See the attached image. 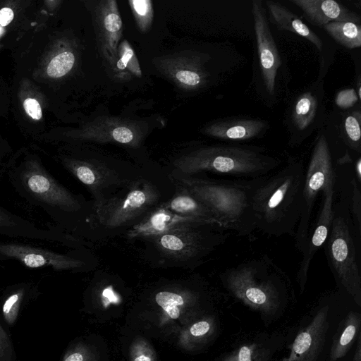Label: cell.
<instances>
[{
    "instance_id": "6da1fadb",
    "label": "cell",
    "mask_w": 361,
    "mask_h": 361,
    "mask_svg": "<svg viewBox=\"0 0 361 361\" xmlns=\"http://www.w3.org/2000/svg\"><path fill=\"white\" fill-rule=\"evenodd\" d=\"M305 170L292 162L268 177L257 178L252 195L256 229L271 235L294 236L302 210Z\"/></svg>"
},
{
    "instance_id": "7a4b0ae2",
    "label": "cell",
    "mask_w": 361,
    "mask_h": 361,
    "mask_svg": "<svg viewBox=\"0 0 361 361\" xmlns=\"http://www.w3.org/2000/svg\"><path fill=\"white\" fill-rule=\"evenodd\" d=\"M257 178L240 181H216L174 176L177 185L190 192L214 215L221 227L242 236L256 230L252 195Z\"/></svg>"
},
{
    "instance_id": "3957f363",
    "label": "cell",
    "mask_w": 361,
    "mask_h": 361,
    "mask_svg": "<svg viewBox=\"0 0 361 361\" xmlns=\"http://www.w3.org/2000/svg\"><path fill=\"white\" fill-rule=\"evenodd\" d=\"M4 178L27 203L41 209L62 226L82 209L78 198L32 158L8 163Z\"/></svg>"
},
{
    "instance_id": "277c9868",
    "label": "cell",
    "mask_w": 361,
    "mask_h": 361,
    "mask_svg": "<svg viewBox=\"0 0 361 361\" xmlns=\"http://www.w3.org/2000/svg\"><path fill=\"white\" fill-rule=\"evenodd\" d=\"M286 276L267 255L228 268L221 279L229 293L253 310L276 313L284 295Z\"/></svg>"
},
{
    "instance_id": "5b68a950",
    "label": "cell",
    "mask_w": 361,
    "mask_h": 361,
    "mask_svg": "<svg viewBox=\"0 0 361 361\" xmlns=\"http://www.w3.org/2000/svg\"><path fill=\"white\" fill-rule=\"evenodd\" d=\"M360 239L353 224L348 198L334 202L330 230L323 246L329 268L338 284L361 306Z\"/></svg>"
},
{
    "instance_id": "8992f818",
    "label": "cell",
    "mask_w": 361,
    "mask_h": 361,
    "mask_svg": "<svg viewBox=\"0 0 361 361\" xmlns=\"http://www.w3.org/2000/svg\"><path fill=\"white\" fill-rule=\"evenodd\" d=\"M279 161L256 150L235 147H209L178 161L176 166L189 176L204 171L238 177L259 178L274 169Z\"/></svg>"
},
{
    "instance_id": "52a82bcc",
    "label": "cell",
    "mask_w": 361,
    "mask_h": 361,
    "mask_svg": "<svg viewBox=\"0 0 361 361\" xmlns=\"http://www.w3.org/2000/svg\"><path fill=\"white\" fill-rule=\"evenodd\" d=\"M336 178L328 142L324 135H320L316 140L305 173L301 214L294 235L295 245L300 252L308 236L317 197L324 187Z\"/></svg>"
},
{
    "instance_id": "ba28073f",
    "label": "cell",
    "mask_w": 361,
    "mask_h": 361,
    "mask_svg": "<svg viewBox=\"0 0 361 361\" xmlns=\"http://www.w3.org/2000/svg\"><path fill=\"white\" fill-rule=\"evenodd\" d=\"M157 198V192L151 183L145 180L137 182L124 196L98 204V219L108 227L124 226L147 212Z\"/></svg>"
},
{
    "instance_id": "9c48e42d",
    "label": "cell",
    "mask_w": 361,
    "mask_h": 361,
    "mask_svg": "<svg viewBox=\"0 0 361 361\" xmlns=\"http://www.w3.org/2000/svg\"><path fill=\"white\" fill-rule=\"evenodd\" d=\"M203 226L169 232L153 239L165 257L176 260L188 259L208 253L227 238V233L223 232L204 233L200 230Z\"/></svg>"
},
{
    "instance_id": "30bf717a",
    "label": "cell",
    "mask_w": 361,
    "mask_h": 361,
    "mask_svg": "<svg viewBox=\"0 0 361 361\" xmlns=\"http://www.w3.org/2000/svg\"><path fill=\"white\" fill-rule=\"evenodd\" d=\"M0 260H13L29 269L74 271L85 266L83 261L42 247L20 242H0Z\"/></svg>"
},
{
    "instance_id": "8fae6325",
    "label": "cell",
    "mask_w": 361,
    "mask_h": 361,
    "mask_svg": "<svg viewBox=\"0 0 361 361\" xmlns=\"http://www.w3.org/2000/svg\"><path fill=\"white\" fill-rule=\"evenodd\" d=\"M336 179L330 181L322 190V203L314 226L309 231L306 243L302 250V259L296 273V281L300 293L305 289L307 275L313 257L326 241L334 216L336 195Z\"/></svg>"
},
{
    "instance_id": "7c38bea8",
    "label": "cell",
    "mask_w": 361,
    "mask_h": 361,
    "mask_svg": "<svg viewBox=\"0 0 361 361\" xmlns=\"http://www.w3.org/2000/svg\"><path fill=\"white\" fill-rule=\"evenodd\" d=\"M252 13L264 84L267 92L273 95L277 71L281 64L279 51L261 1H252Z\"/></svg>"
},
{
    "instance_id": "4fadbf2b",
    "label": "cell",
    "mask_w": 361,
    "mask_h": 361,
    "mask_svg": "<svg viewBox=\"0 0 361 361\" xmlns=\"http://www.w3.org/2000/svg\"><path fill=\"white\" fill-rule=\"evenodd\" d=\"M329 307H322L311 322L295 336L287 357L281 361H317L322 351L327 331Z\"/></svg>"
},
{
    "instance_id": "5bb4252c",
    "label": "cell",
    "mask_w": 361,
    "mask_h": 361,
    "mask_svg": "<svg viewBox=\"0 0 361 361\" xmlns=\"http://www.w3.org/2000/svg\"><path fill=\"white\" fill-rule=\"evenodd\" d=\"M206 225L212 224L201 219L176 214L161 204L148 212L140 221L134 225L128 231L127 235L130 238H153L169 232L188 230Z\"/></svg>"
},
{
    "instance_id": "9a60e30c",
    "label": "cell",
    "mask_w": 361,
    "mask_h": 361,
    "mask_svg": "<svg viewBox=\"0 0 361 361\" xmlns=\"http://www.w3.org/2000/svg\"><path fill=\"white\" fill-rule=\"evenodd\" d=\"M0 236L42 243L70 240L67 235L54 228H42L0 206Z\"/></svg>"
},
{
    "instance_id": "2e32d148",
    "label": "cell",
    "mask_w": 361,
    "mask_h": 361,
    "mask_svg": "<svg viewBox=\"0 0 361 361\" xmlns=\"http://www.w3.org/2000/svg\"><path fill=\"white\" fill-rule=\"evenodd\" d=\"M312 25H325L332 22H351L359 24L358 14L334 0H292Z\"/></svg>"
},
{
    "instance_id": "e0dca14e",
    "label": "cell",
    "mask_w": 361,
    "mask_h": 361,
    "mask_svg": "<svg viewBox=\"0 0 361 361\" xmlns=\"http://www.w3.org/2000/svg\"><path fill=\"white\" fill-rule=\"evenodd\" d=\"M267 123L255 119H238L214 123L209 128L208 133L214 137L229 141H244L258 136Z\"/></svg>"
},
{
    "instance_id": "ac0fdd59",
    "label": "cell",
    "mask_w": 361,
    "mask_h": 361,
    "mask_svg": "<svg viewBox=\"0 0 361 361\" xmlns=\"http://www.w3.org/2000/svg\"><path fill=\"white\" fill-rule=\"evenodd\" d=\"M266 5L279 30L295 33L311 42L319 50L322 49L320 38L298 16L278 2L267 1Z\"/></svg>"
},
{
    "instance_id": "d6986e66",
    "label": "cell",
    "mask_w": 361,
    "mask_h": 361,
    "mask_svg": "<svg viewBox=\"0 0 361 361\" xmlns=\"http://www.w3.org/2000/svg\"><path fill=\"white\" fill-rule=\"evenodd\" d=\"M162 205L176 214L201 219L221 227L213 213L180 186L177 185L175 195Z\"/></svg>"
},
{
    "instance_id": "ffe728a7",
    "label": "cell",
    "mask_w": 361,
    "mask_h": 361,
    "mask_svg": "<svg viewBox=\"0 0 361 361\" xmlns=\"http://www.w3.org/2000/svg\"><path fill=\"white\" fill-rule=\"evenodd\" d=\"M360 314L355 311L349 312L334 338L330 350L331 361H336L347 354L360 334Z\"/></svg>"
},
{
    "instance_id": "44dd1931",
    "label": "cell",
    "mask_w": 361,
    "mask_h": 361,
    "mask_svg": "<svg viewBox=\"0 0 361 361\" xmlns=\"http://www.w3.org/2000/svg\"><path fill=\"white\" fill-rule=\"evenodd\" d=\"M64 165L72 175L90 189L94 195L110 182L111 175L106 169L88 162L66 160Z\"/></svg>"
},
{
    "instance_id": "7402d4cb",
    "label": "cell",
    "mask_w": 361,
    "mask_h": 361,
    "mask_svg": "<svg viewBox=\"0 0 361 361\" xmlns=\"http://www.w3.org/2000/svg\"><path fill=\"white\" fill-rule=\"evenodd\" d=\"M324 30L337 42L348 49L361 46V27L351 22H332L324 25Z\"/></svg>"
},
{
    "instance_id": "603a6c76",
    "label": "cell",
    "mask_w": 361,
    "mask_h": 361,
    "mask_svg": "<svg viewBox=\"0 0 361 361\" xmlns=\"http://www.w3.org/2000/svg\"><path fill=\"white\" fill-rule=\"evenodd\" d=\"M317 109V98L310 92L303 93L297 99L293 114V119L299 130H304L312 122Z\"/></svg>"
},
{
    "instance_id": "cb8c5ba5",
    "label": "cell",
    "mask_w": 361,
    "mask_h": 361,
    "mask_svg": "<svg viewBox=\"0 0 361 361\" xmlns=\"http://www.w3.org/2000/svg\"><path fill=\"white\" fill-rule=\"evenodd\" d=\"M350 196L348 198L350 212L354 228L358 238L361 237V189L355 177L350 180Z\"/></svg>"
},
{
    "instance_id": "d4e9b609",
    "label": "cell",
    "mask_w": 361,
    "mask_h": 361,
    "mask_svg": "<svg viewBox=\"0 0 361 361\" xmlns=\"http://www.w3.org/2000/svg\"><path fill=\"white\" fill-rule=\"evenodd\" d=\"M75 63V56L70 51L62 52L49 62L47 73L51 78H61L68 73Z\"/></svg>"
},
{
    "instance_id": "484cf974",
    "label": "cell",
    "mask_w": 361,
    "mask_h": 361,
    "mask_svg": "<svg viewBox=\"0 0 361 361\" xmlns=\"http://www.w3.org/2000/svg\"><path fill=\"white\" fill-rule=\"evenodd\" d=\"M155 300L168 313L171 318H178L180 316L178 306L184 303L182 296L173 292L161 291L156 295Z\"/></svg>"
},
{
    "instance_id": "4316f807",
    "label": "cell",
    "mask_w": 361,
    "mask_h": 361,
    "mask_svg": "<svg viewBox=\"0 0 361 361\" xmlns=\"http://www.w3.org/2000/svg\"><path fill=\"white\" fill-rule=\"evenodd\" d=\"M359 111H354L346 116L344 122L345 135L350 146L360 152V140L361 135L360 119Z\"/></svg>"
},
{
    "instance_id": "83f0119b",
    "label": "cell",
    "mask_w": 361,
    "mask_h": 361,
    "mask_svg": "<svg viewBox=\"0 0 361 361\" xmlns=\"http://www.w3.org/2000/svg\"><path fill=\"white\" fill-rule=\"evenodd\" d=\"M235 354L237 361H267L269 356L267 350L255 343L240 346Z\"/></svg>"
},
{
    "instance_id": "f1b7e54d",
    "label": "cell",
    "mask_w": 361,
    "mask_h": 361,
    "mask_svg": "<svg viewBox=\"0 0 361 361\" xmlns=\"http://www.w3.org/2000/svg\"><path fill=\"white\" fill-rule=\"evenodd\" d=\"M176 77L180 82L190 86H197L202 82V76L192 71H179L176 73Z\"/></svg>"
},
{
    "instance_id": "f546056e",
    "label": "cell",
    "mask_w": 361,
    "mask_h": 361,
    "mask_svg": "<svg viewBox=\"0 0 361 361\" xmlns=\"http://www.w3.org/2000/svg\"><path fill=\"white\" fill-rule=\"evenodd\" d=\"M23 107L26 114L32 118L39 120L42 118V109L35 99L27 98L23 102Z\"/></svg>"
},
{
    "instance_id": "4dcf8cb0",
    "label": "cell",
    "mask_w": 361,
    "mask_h": 361,
    "mask_svg": "<svg viewBox=\"0 0 361 361\" xmlns=\"http://www.w3.org/2000/svg\"><path fill=\"white\" fill-rule=\"evenodd\" d=\"M112 137L116 142L127 144L133 140V134L128 128L118 127L112 131Z\"/></svg>"
},
{
    "instance_id": "1f68e13d",
    "label": "cell",
    "mask_w": 361,
    "mask_h": 361,
    "mask_svg": "<svg viewBox=\"0 0 361 361\" xmlns=\"http://www.w3.org/2000/svg\"><path fill=\"white\" fill-rule=\"evenodd\" d=\"M104 25L106 30L114 32L118 31L122 26V21L116 13H109L104 19Z\"/></svg>"
},
{
    "instance_id": "d6a6232c",
    "label": "cell",
    "mask_w": 361,
    "mask_h": 361,
    "mask_svg": "<svg viewBox=\"0 0 361 361\" xmlns=\"http://www.w3.org/2000/svg\"><path fill=\"white\" fill-rule=\"evenodd\" d=\"M211 324L207 321H200L195 323L190 329L191 334L194 336H202L206 335L211 330Z\"/></svg>"
},
{
    "instance_id": "836d02e7",
    "label": "cell",
    "mask_w": 361,
    "mask_h": 361,
    "mask_svg": "<svg viewBox=\"0 0 361 361\" xmlns=\"http://www.w3.org/2000/svg\"><path fill=\"white\" fill-rule=\"evenodd\" d=\"M130 3L135 12L141 16H145L151 8V3L147 0L131 1Z\"/></svg>"
},
{
    "instance_id": "e575fe53",
    "label": "cell",
    "mask_w": 361,
    "mask_h": 361,
    "mask_svg": "<svg viewBox=\"0 0 361 361\" xmlns=\"http://www.w3.org/2000/svg\"><path fill=\"white\" fill-rule=\"evenodd\" d=\"M13 17L14 14L11 8H2L0 10V25L3 27L8 25L13 20Z\"/></svg>"
},
{
    "instance_id": "d590c367",
    "label": "cell",
    "mask_w": 361,
    "mask_h": 361,
    "mask_svg": "<svg viewBox=\"0 0 361 361\" xmlns=\"http://www.w3.org/2000/svg\"><path fill=\"white\" fill-rule=\"evenodd\" d=\"M133 54V51L131 49H129V50L126 51L123 54L122 58L118 61V62L117 63L118 68H120V69L125 68L126 67L127 62L131 58Z\"/></svg>"
},
{
    "instance_id": "8d00e7d4",
    "label": "cell",
    "mask_w": 361,
    "mask_h": 361,
    "mask_svg": "<svg viewBox=\"0 0 361 361\" xmlns=\"http://www.w3.org/2000/svg\"><path fill=\"white\" fill-rule=\"evenodd\" d=\"M354 171L355 173V179L357 181L361 184V159L359 157L355 163L354 165Z\"/></svg>"
},
{
    "instance_id": "74e56055",
    "label": "cell",
    "mask_w": 361,
    "mask_h": 361,
    "mask_svg": "<svg viewBox=\"0 0 361 361\" xmlns=\"http://www.w3.org/2000/svg\"><path fill=\"white\" fill-rule=\"evenodd\" d=\"M357 343L353 361H361V334L357 336Z\"/></svg>"
},
{
    "instance_id": "f35d334b",
    "label": "cell",
    "mask_w": 361,
    "mask_h": 361,
    "mask_svg": "<svg viewBox=\"0 0 361 361\" xmlns=\"http://www.w3.org/2000/svg\"><path fill=\"white\" fill-rule=\"evenodd\" d=\"M83 357L80 353H73L66 357L65 361H82Z\"/></svg>"
},
{
    "instance_id": "ab89813d",
    "label": "cell",
    "mask_w": 361,
    "mask_h": 361,
    "mask_svg": "<svg viewBox=\"0 0 361 361\" xmlns=\"http://www.w3.org/2000/svg\"><path fill=\"white\" fill-rule=\"evenodd\" d=\"M338 162L341 164H347V163H349V162H352V159H351L350 157L349 156V154L347 152L345 156H343L342 158H341L338 160Z\"/></svg>"
},
{
    "instance_id": "60d3db41",
    "label": "cell",
    "mask_w": 361,
    "mask_h": 361,
    "mask_svg": "<svg viewBox=\"0 0 361 361\" xmlns=\"http://www.w3.org/2000/svg\"><path fill=\"white\" fill-rule=\"evenodd\" d=\"M224 361H237L235 351L228 355V356L224 360Z\"/></svg>"
},
{
    "instance_id": "b9f144b4",
    "label": "cell",
    "mask_w": 361,
    "mask_h": 361,
    "mask_svg": "<svg viewBox=\"0 0 361 361\" xmlns=\"http://www.w3.org/2000/svg\"><path fill=\"white\" fill-rule=\"evenodd\" d=\"M134 361H151L149 357L145 355H140L135 359Z\"/></svg>"
},
{
    "instance_id": "7bdbcfd3",
    "label": "cell",
    "mask_w": 361,
    "mask_h": 361,
    "mask_svg": "<svg viewBox=\"0 0 361 361\" xmlns=\"http://www.w3.org/2000/svg\"><path fill=\"white\" fill-rule=\"evenodd\" d=\"M2 32H3V29L0 27V36L2 34Z\"/></svg>"
}]
</instances>
